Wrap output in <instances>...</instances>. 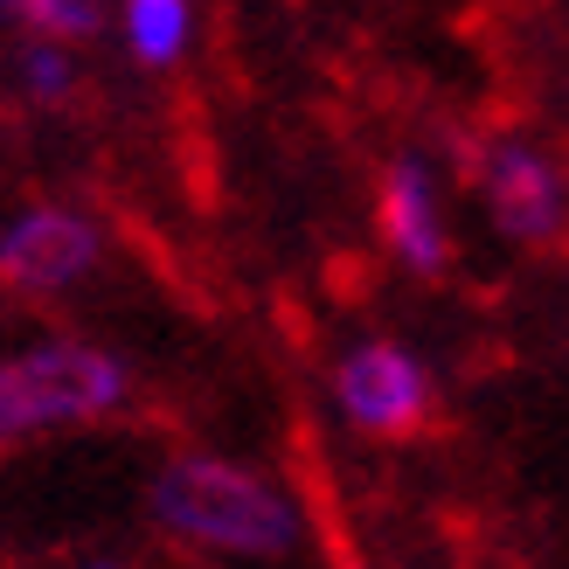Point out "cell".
I'll return each instance as SVG.
<instances>
[{
    "label": "cell",
    "instance_id": "1",
    "mask_svg": "<svg viewBox=\"0 0 569 569\" xmlns=\"http://www.w3.org/2000/svg\"><path fill=\"white\" fill-rule=\"evenodd\" d=\"M153 521L188 549L209 556H243V562H278L299 549V500L278 479L250 472L237 459H209V451H181L153 472Z\"/></svg>",
    "mask_w": 569,
    "mask_h": 569
},
{
    "label": "cell",
    "instance_id": "2",
    "mask_svg": "<svg viewBox=\"0 0 569 569\" xmlns=\"http://www.w3.org/2000/svg\"><path fill=\"white\" fill-rule=\"evenodd\" d=\"M126 403V368L83 340H42V348L0 355V445L36 431L98 423Z\"/></svg>",
    "mask_w": 569,
    "mask_h": 569
},
{
    "label": "cell",
    "instance_id": "3",
    "mask_svg": "<svg viewBox=\"0 0 569 569\" xmlns=\"http://www.w3.org/2000/svg\"><path fill=\"white\" fill-rule=\"evenodd\" d=\"M333 396H340V417H348L361 438H382V445L423 438L438 423L431 376H423V361L410 348H396V340H368V348L340 355Z\"/></svg>",
    "mask_w": 569,
    "mask_h": 569
},
{
    "label": "cell",
    "instance_id": "4",
    "mask_svg": "<svg viewBox=\"0 0 569 569\" xmlns=\"http://www.w3.org/2000/svg\"><path fill=\"white\" fill-rule=\"evenodd\" d=\"M91 264H98V230H91V216H77L63 202L28 209L14 230L0 237V292H21V299L63 292V284H77Z\"/></svg>",
    "mask_w": 569,
    "mask_h": 569
},
{
    "label": "cell",
    "instance_id": "5",
    "mask_svg": "<svg viewBox=\"0 0 569 569\" xmlns=\"http://www.w3.org/2000/svg\"><path fill=\"white\" fill-rule=\"evenodd\" d=\"M479 188L500 216V230L528 243V250H556L562 243V174L549 153L535 147H493L479 160Z\"/></svg>",
    "mask_w": 569,
    "mask_h": 569
},
{
    "label": "cell",
    "instance_id": "6",
    "mask_svg": "<svg viewBox=\"0 0 569 569\" xmlns=\"http://www.w3.org/2000/svg\"><path fill=\"white\" fill-rule=\"evenodd\" d=\"M376 222H382V243L403 258L417 278H438L445 258H451V237L438 222V194H431V174L417 160H396L382 174V194H376Z\"/></svg>",
    "mask_w": 569,
    "mask_h": 569
},
{
    "label": "cell",
    "instance_id": "7",
    "mask_svg": "<svg viewBox=\"0 0 569 569\" xmlns=\"http://www.w3.org/2000/svg\"><path fill=\"white\" fill-rule=\"evenodd\" d=\"M188 28H194V8L188 0H126V42L139 63H181V49H188Z\"/></svg>",
    "mask_w": 569,
    "mask_h": 569
},
{
    "label": "cell",
    "instance_id": "8",
    "mask_svg": "<svg viewBox=\"0 0 569 569\" xmlns=\"http://www.w3.org/2000/svg\"><path fill=\"white\" fill-rule=\"evenodd\" d=\"M0 14L36 28V36H56V42H83L98 36V8L91 0H0Z\"/></svg>",
    "mask_w": 569,
    "mask_h": 569
},
{
    "label": "cell",
    "instance_id": "9",
    "mask_svg": "<svg viewBox=\"0 0 569 569\" xmlns=\"http://www.w3.org/2000/svg\"><path fill=\"white\" fill-rule=\"evenodd\" d=\"M14 70H21V83H28V98H42V104H63V98L77 91V63L63 56V42H28V49L14 56Z\"/></svg>",
    "mask_w": 569,
    "mask_h": 569
},
{
    "label": "cell",
    "instance_id": "10",
    "mask_svg": "<svg viewBox=\"0 0 569 569\" xmlns=\"http://www.w3.org/2000/svg\"><path fill=\"white\" fill-rule=\"evenodd\" d=\"M320 521H327V507H320ZM327 542H333V569H368V562L355 556V542H348V535H333V521H327Z\"/></svg>",
    "mask_w": 569,
    "mask_h": 569
},
{
    "label": "cell",
    "instance_id": "11",
    "mask_svg": "<svg viewBox=\"0 0 569 569\" xmlns=\"http://www.w3.org/2000/svg\"><path fill=\"white\" fill-rule=\"evenodd\" d=\"M98 569H111V562H98Z\"/></svg>",
    "mask_w": 569,
    "mask_h": 569
}]
</instances>
